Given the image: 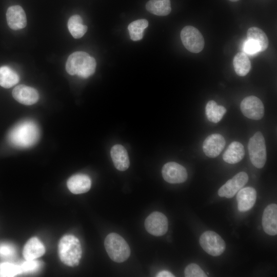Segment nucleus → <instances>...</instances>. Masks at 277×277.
<instances>
[{"label":"nucleus","mask_w":277,"mask_h":277,"mask_svg":"<svg viewBox=\"0 0 277 277\" xmlns=\"http://www.w3.org/2000/svg\"><path fill=\"white\" fill-rule=\"evenodd\" d=\"M67 26L69 32L75 38H81L87 30V26L83 24L82 17L77 14L69 18Z\"/></svg>","instance_id":"25"},{"label":"nucleus","mask_w":277,"mask_h":277,"mask_svg":"<svg viewBox=\"0 0 277 277\" xmlns=\"http://www.w3.org/2000/svg\"><path fill=\"white\" fill-rule=\"evenodd\" d=\"M20 274L19 265L8 262L0 264V277H13Z\"/></svg>","instance_id":"28"},{"label":"nucleus","mask_w":277,"mask_h":277,"mask_svg":"<svg viewBox=\"0 0 277 277\" xmlns=\"http://www.w3.org/2000/svg\"><path fill=\"white\" fill-rule=\"evenodd\" d=\"M250 161L255 167L262 168L266 161V147L262 133L256 132L249 140L248 145Z\"/></svg>","instance_id":"5"},{"label":"nucleus","mask_w":277,"mask_h":277,"mask_svg":"<svg viewBox=\"0 0 277 277\" xmlns=\"http://www.w3.org/2000/svg\"><path fill=\"white\" fill-rule=\"evenodd\" d=\"M168 220L162 213L155 211L145 220V227L147 231L154 236H161L168 230Z\"/></svg>","instance_id":"8"},{"label":"nucleus","mask_w":277,"mask_h":277,"mask_svg":"<svg viewBox=\"0 0 277 277\" xmlns=\"http://www.w3.org/2000/svg\"><path fill=\"white\" fill-rule=\"evenodd\" d=\"M186 277H206L207 275L200 267L195 263H191L186 266L185 269Z\"/></svg>","instance_id":"29"},{"label":"nucleus","mask_w":277,"mask_h":277,"mask_svg":"<svg viewBox=\"0 0 277 277\" xmlns=\"http://www.w3.org/2000/svg\"><path fill=\"white\" fill-rule=\"evenodd\" d=\"M22 273L35 272L38 270L41 266V263L35 260H26L19 265Z\"/></svg>","instance_id":"30"},{"label":"nucleus","mask_w":277,"mask_h":277,"mask_svg":"<svg viewBox=\"0 0 277 277\" xmlns=\"http://www.w3.org/2000/svg\"><path fill=\"white\" fill-rule=\"evenodd\" d=\"M248 176L245 172H240L229 180L219 190L221 197L231 198L247 183Z\"/></svg>","instance_id":"11"},{"label":"nucleus","mask_w":277,"mask_h":277,"mask_svg":"<svg viewBox=\"0 0 277 277\" xmlns=\"http://www.w3.org/2000/svg\"><path fill=\"white\" fill-rule=\"evenodd\" d=\"M148 25L146 19H140L129 24L128 29L130 38L134 41L141 40L143 37V32Z\"/></svg>","instance_id":"27"},{"label":"nucleus","mask_w":277,"mask_h":277,"mask_svg":"<svg viewBox=\"0 0 277 277\" xmlns=\"http://www.w3.org/2000/svg\"><path fill=\"white\" fill-rule=\"evenodd\" d=\"M104 245L109 256L114 262H123L130 255L128 244L123 238L116 233H109L106 237Z\"/></svg>","instance_id":"4"},{"label":"nucleus","mask_w":277,"mask_h":277,"mask_svg":"<svg viewBox=\"0 0 277 277\" xmlns=\"http://www.w3.org/2000/svg\"><path fill=\"white\" fill-rule=\"evenodd\" d=\"M225 144V140L221 134H212L204 140L203 150L207 156L211 158L215 157L223 151Z\"/></svg>","instance_id":"12"},{"label":"nucleus","mask_w":277,"mask_h":277,"mask_svg":"<svg viewBox=\"0 0 277 277\" xmlns=\"http://www.w3.org/2000/svg\"><path fill=\"white\" fill-rule=\"evenodd\" d=\"M110 154L115 168L120 171H125L129 167L128 154L125 147L119 144L113 146Z\"/></svg>","instance_id":"18"},{"label":"nucleus","mask_w":277,"mask_h":277,"mask_svg":"<svg viewBox=\"0 0 277 277\" xmlns=\"http://www.w3.org/2000/svg\"><path fill=\"white\" fill-rule=\"evenodd\" d=\"M233 64L235 73L240 76L246 75L251 69V63L244 52H238L234 56Z\"/></svg>","instance_id":"23"},{"label":"nucleus","mask_w":277,"mask_h":277,"mask_svg":"<svg viewBox=\"0 0 277 277\" xmlns=\"http://www.w3.org/2000/svg\"><path fill=\"white\" fill-rule=\"evenodd\" d=\"M6 19L9 27L13 30L23 29L27 25L26 13L19 5L12 6L8 8Z\"/></svg>","instance_id":"14"},{"label":"nucleus","mask_w":277,"mask_h":277,"mask_svg":"<svg viewBox=\"0 0 277 277\" xmlns=\"http://www.w3.org/2000/svg\"><path fill=\"white\" fill-rule=\"evenodd\" d=\"M67 185L72 193L81 194L90 190L91 182L88 175L80 173L71 176L67 181Z\"/></svg>","instance_id":"17"},{"label":"nucleus","mask_w":277,"mask_h":277,"mask_svg":"<svg viewBox=\"0 0 277 277\" xmlns=\"http://www.w3.org/2000/svg\"><path fill=\"white\" fill-rule=\"evenodd\" d=\"M244 155L243 145L239 142L234 141L229 145L223 155V159L226 163L234 164L240 162Z\"/></svg>","instance_id":"20"},{"label":"nucleus","mask_w":277,"mask_h":277,"mask_svg":"<svg viewBox=\"0 0 277 277\" xmlns=\"http://www.w3.org/2000/svg\"><path fill=\"white\" fill-rule=\"evenodd\" d=\"M199 242L204 251L214 256L222 254L226 248L223 239L212 231L204 232L200 236Z\"/></svg>","instance_id":"7"},{"label":"nucleus","mask_w":277,"mask_h":277,"mask_svg":"<svg viewBox=\"0 0 277 277\" xmlns=\"http://www.w3.org/2000/svg\"><path fill=\"white\" fill-rule=\"evenodd\" d=\"M96 61L89 54L84 51H76L68 57L66 70L71 75L87 78L92 75L96 68Z\"/></svg>","instance_id":"2"},{"label":"nucleus","mask_w":277,"mask_h":277,"mask_svg":"<svg viewBox=\"0 0 277 277\" xmlns=\"http://www.w3.org/2000/svg\"><path fill=\"white\" fill-rule=\"evenodd\" d=\"M162 173L165 181L170 184L183 183L188 177L185 168L173 162H168L163 166Z\"/></svg>","instance_id":"10"},{"label":"nucleus","mask_w":277,"mask_h":277,"mask_svg":"<svg viewBox=\"0 0 277 277\" xmlns=\"http://www.w3.org/2000/svg\"><path fill=\"white\" fill-rule=\"evenodd\" d=\"M45 252L43 243L37 238L33 237L25 245L23 254L26 260H33L42 256Z\"/></svg>","instance_id":"19"},{"label":"nucleus","mask_w":277,"mask_h":277,"mask_svg":"<svg viewBox=\"0 0 277 277\" xmlns=\"http://www.w3.org/2000/svg\"><path fill=\"white\" fill-rule=\"evenodd\" d=\"M236 195L238 208L241 212H245L251 209L254 206L256 192L254 188L247 187L241 189Z\"/></svg>","instance_id":"16"},{"label":"nucleus","mask_w":277,"mask_h":277,"mask_svg":"<svg viewBox=\"0 0 277 277\" xmlns=\"http://www.w3.org/2000/svg\"><path fill=\"white\" fill-rule=\"evenodd\" d=\"M82 253L80 241L74 235H66L60 240L58 244V254L64 264L71 267L78 265Z\"/></svg>","instance_id":"3"},{"label":"nucleus","mask_w":277,"mask_h":277,"mask_svg":"<svg viewBox=\"0 0 277 277\" xmlns=\"http://www.w3.org/2000/svg\"><path fill=\"white\" fill-rule=\"evenodd\" d=\"M244 52L246 54L254 55L261 52V49L258 44L249 39H246L243 45Z\"/></svg>","instance_id":"32"},{"label":"nucleus","mask_w":277,"mask_h":277,"mask_svg":"<svg viewBox=\"0 0 277 277\" xmlns=\"http://www.w3.org/2000/svg\"><path fill=\"white\" fill-rule=\"evenodd\" d=\"M240 108L243 114L250 119L259 120L264 116L263 104L256 96L251 95L244 98Z\"/></svg>","instance_id":"9"},{"label":"nucleus","mask_w":277,"mask_h":277,"mask_svg":"<svg viewBox=\"0 0 277 277\" xmlns=\"http://www.w3.org/2000/svg\"><path fill=\"white\" fill-rule=\"evenodd\" d=\"M13 98L19 103L25 105H31L39 100L37 91L31 87L24 85L16 86L12 91Z\"/></svg>","instance_id":"13"},{"label":"nucleus","mask_w":277,"mask_h":277,"mask_svg":"<svg viewBox=\"0 0 277 277\" xmlns=\"http://www.w3.org/2000/svg\"><path fill=\"white\" fill-rule=\"evenodd\" d=\"M229 1L231 2H237V1H239V0H229Z\"/></svg>","instance_id":"34"},{"label":"nucleus","mask_w":277,"mask_h":277,"mask_svg":"<svg viewBox=\"0 0 277 277\" xmlns=\"http://www.w3.org/2000/svg\"><path fill=\"white\" fill-rule=\"evenodd\" d=\"M226 112V108L223 106L218 105L214 101H209L206 104V115L208 120L211 122L218 123L222 120Z\"/></svg>","instance_id":"24"},{"label":"nucleus","mask_w":277,"mask_h":277,"mask_svg":"<svg viewBox=\"0 0 277 277\" xmlns=\"http://www.w3.org/2000/svg\"><path fill=\"white\" fill-rule=\"evenodd\" d=\"M180 36L183 45L189 51L197 53L203 49L205 45L204 37L200 31L194 27H184Z\"/></svg>","instance_id":"6"},{"label":"nucleus","mask_w":277,"mask_h":277,"mask_svg":"<svg viewBox=\"0 0 277 277\" xmlns=\"http://www.w3.org/2000/svg\"><path fill=\"white\" fill-rule=\"evenodd\" d=\"M146 8L149 12L158 16L167 15L171 11L170 0H150Z\"/></svg>","instance_id":"21"},{"label":"nucleus","mask_w":277,"mask_h":277,"mask_svg":"<svg viewBox=\"0 0 277 277\" xmlns=\"http://www.w3.org/2000/svg\"><path fill=\"white\" fill-rule=\"evenodd\" d=\"M39 137V128L34 122L31 120L18 123L8 134L9 143L19 148H27L33 146Z\"/></svg>","instance_id":"1"},{"label":"nucleus","mask_w":277,"mask_h":277,"mask_svg":"<svg viewBox=\"0 0 277 277\" xmlns=\"http://www.w3.org/2000/svg\"><path fill=\"white\" fill-rule=\"evenodd\" d=\"M262 226L264 231L270 235L277 234V206L275 204L268 205L262 216Z\"/></svg>","instance_id":"15"},{"label":"nucleus","mask_w":277,"mask_h":277,"mask_svg":"<svg viewBox=\"0 0 277 277\" xmlns=\"http://www.w3.org/2000/svg\"><path fill=\"white\" fill-rule=\"evenodd\" d=\"M18 74L12 68L7 66L0 67V86L5 88H9L18 83Z\"/></svg>","instance_id":"22"},{"label":"nucleus","mask_w":277,"mask_h":277,"mask_svg":"<svg viewBox=\"0 0 277 277\" xmlns=\"http://www.w3.org/2000/svg\"><path fill=\"white\" fill-rule=\"evenodd\" d=\"M16 255L15 247L9 243L0 244V258L3 259H12Z\"/></svg>","instance_id":"31"},{"label":"nucleus","mask_w":277,"mask_h":277,"mask_svg":"<svg viewBox=\"0 0 277 277\" xmlns=\"http://www.w3.org/2000/svg\"><path fill=\"white\" fill-rule=\"evenodd\" d=\"M157 277H174V275L170 272L167 270H162L159 272L156 275Z\"/></svg>","instance_id":"33"},{"label":"nucleus","mask_w":277,"mask_h":277,"mask_svg":"<svg viewBox=\"0 0 277 277\" xmlns=\"http://www.w3.org/2000/svg\"><path fill=\"white\" fill-rule=\"evenodd\" d=\"M247 38L252 40L258 44L261 52L265 51L268 46V39L266 34L258 27H252L248 29Z\"/></svg>","instance_id":"26"}]
</instances>
